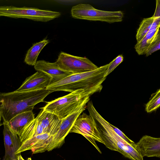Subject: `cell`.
<instances>
[{"label": "cell", "instance_id": "14", "mask_svg": "<svg viewBox=\"0 0 160 160\" xmlns=\"http://www.w3.org/2000/svg\"><path fill=\"white\" fill-rule=\"evenodd\" d=\"M160 28V18H156L150 29L139 42L135 46L136 51L139 55L145 54L149 46L155 39Z\"/></svg>", "mask_w": 160, "mask_h": 160}, {"label": "cell", "instance_id": "21", "mask_svg": "<svg viewBox=\"0 0 160 160\" xmlns=\"http://www.w3.org/2000/svg\"><path fill=\"white\" fill-rule=\"evenodd\" d=\"M123 57L122 55L118 56L111 62L108 64V67L106 70L105 77H107L110 73L123 61Z\"/></svg>", "mask_w": 160, "mask_h": 160}, {"label": "cell", "instance_id": "17", "mask_svg": "<svg viewBox=\"0 0 160 160\" xmlns=\"http://www.w3.org/2000/svg\"><path fill=\"white\" fill-rule=\"evenodd\" d=\"M53 137V136L50 133H46L38 135L28 139L22 143L21 147L16 154L18 155L22 152L31 150L32 147L44 140L50 139L51 141Z\"/></svg>", "mask_w": 160, "mask_h": 160}, {"label": "cell", "instance_id": "8", "mask_svg": "<svg viewBox=\"0 0 160 160\" xmlns=\"http://www.w3.org/2000/svg\"><path fill=\"white\" fill-rule=\"evenodd\" d=\"M59 67L71 74L93 71L98 68L88 58L74 56L62 52L56 62Z\"/></svg>", "mask_w": 160, "mask_h": 160}, {"label": "cell", "instance_id": "2", "mask_svg": "<svg viewBox=\"0 0 160 160\" xmlns=\"http://www.w3.org/2000/svg\"><path fill=\"white\" fill-rule=\"evenodd\" d=\"M87 108L89 114L92 116L97 123L104 145L109 149L118 151L131 160H143L138 145L130 144L119 137L115 132L111 124L98 112L92 102L89 101Z\"/></svg>", "mask_w": 160, "mask_h": 160}, {"label": "cell", "instance_id": "5", "mask_svg": "<svg viewBox=\"0 0 160 160\" xmlns=\"http://www.w3.org/2000/svg\"><path fill=\"white\" fill-rule=\"evenodd\" d=\"M72 17L75 19L90 21H100L109 23L122 21L123 12L121 11H108L95 9L88 4L80 3L72 7Z\"/></svg>", "mask_w": 160, "mask_h": 160}, {"label": "cell", "instance_id": "9", "mask_svg": "<svg viewBox=\"0 0 160 160\" xmlns=\"http://www.w3.org/2000/svg\"><path fill=\"white\" fill-rule=\"evenodd\" d=\"M87 100L81 105L76 111L62 119V122L57 133L53 137L47 149L48 151L60 147L64 142L66 136L70 133L76 120L78 116L85 109Z\"/></svg>", "mask_w": 160, "mask_h": 160}, {"label": "cell", "instance_id": "19", "mask_svg": "<svg viewBox=\"0 0 160 160\" xmlns=\"http://www.w3.org/2000/svg\"><path fill=\"white\" fill-rule=\"evenodd\" d=\"M160 107V88L152 94L150 100L146 105L145 110L149 113L156 110Z\"/></svg>", "mask_w": 160, "mask_h": 160}, {"label": "cell", "instance_id": "18", "mask_svg": "<svg viewBox=\"0 0 160 160\" xmlns=\"http://www.w3.org/2000/svg\"><path fill=\"white\" fill-rule=\"evenodd\" d=\"M155 20L156 18L153 17L144 18L142 20L137 31L136 36L137 43L140 42L145 37Z\"/></svg>", "mask_w": 160, "mask_h": 160}, {"label": "cell", "instance_id": "7", "mask_svg": "<svg viewBox=\"0 0 160 160\" xmlns=\"http://www.w3.org/2000/svg\"><path fill=\"white\" fill-rule=\"evenodd\" d=\"M72 132L82 135L92 144L100 153H102L96 142L104 144V142L96 122L91 115L83 113L80 115L70 132V133Z\"/></svg>", "mask_w": 160, "mask_h": 160}, {"label": "cell", "instance_id": "16", "mask_svg": "<svg viewBox=\"0 0 160 160\" xmlns=\"http://www.w3.org/2000/svg\"><path fill=\"white\" fill-rule=\"evenodd\" d=\"M49 42L48 40L44 39L34 43L27 52L24 60L25 63L29 65L34 66L41 51Z\"/></svg>", "mask_w": 160, "mask_h": 160}, {"label": "cell", "instance_id": "1", "mask_svg": "<svg viewBox=\"0 0 160 160\" xmlns=\"http://www.w3.org/2000/svg\"><path fill=\"white\" fill-rule=\"evenodd\" d=\"M52 92L46 89L19 92L14 91L0 94V114L3 123H7L19 113L32 111L35 105L44 102Z\"/></svg>", "mask_w": 160, "mask_h": 160}, {"label": "cell", "instance_id": "20", "mask_svg": "<svg viewBox=\"0 0 160 160\" xmlns=\"http://www.w3.org/2000/svg\"><path fill=\"white\" fill-rule=\"evenodd\" d=\"M159 49H160V28L158 32L155 39L149 46L145 52V55L146 56H148Z\"/></svg>", "mask_w": 160, "mask_h": 160}, {"label": "cell", "instance_id": "12", "mask_svg": "<svg viewBox=\"0 0 160 160\" xmlns=\"http://www.w3.org/2000/svg\"><path fill=\"white\" fill-rule=\"evenodd\" d=\"M34 68L37 71L42 72L50 77L52 78V83L72 74L61 68L56 62H50L44 60H39L37 61Z\"/></svg>", "mask_w": 160, "mask_h": 160}, {"label": "cell", "instance_id": "22", "mask_svg": "<svg viewBox=\"0 0 160 160\" xmlns=\"http://www.w3.org/2000/svg\"><path fill=\"white\" fill-rule=\"evenodd\" d=\"M111 126L115 132L119 137L129 143L132 144L135 142L128 138L122 131L117 127L111 124Z\"/></svg>", "mask_w": 160, "mask_h": 160}, {"label": "cell", "instance_id": "10", "mask_svg": "<svg viewBox=\"0 0 160 160\" xmlns=\"http://www.w3.org/2000/svg\"><path fill=\"white\" fill-rule=\"evenodd\" d=\"M3 125L5 154L2 160H18V155L16 153L22 144L20 138L7 123Z\"/></svg>", "mask_w": 160, "mask_h": 160}, {"label": "cell", "instance_id": "15", "mask_svg": "<svg viewBox=\"0 0 160 160\" xmlns=\"http://www.w3.org/2000/svg\"><path fill=\"white\" fill-rule=\"evenodd\" d=\"M35 118L32 111H27L18 114L6 123L19 136L23 129Z\"/></svg>", "mask_w": 160, "mask_h": 160}, {"label": "cell", "instance_id": "24", "mask_svg": "<svg viewBox=\"0 0 160 160\" xmlns=\"http://www.w3.org/2000/svg\"><path fill=\"white\" fill-rule=\"evenodd\" d=\"M18 160H24L21 155H19L18 157Z\"/></svg>", "mask_w": 160, "mask_h": 160}, {"label": "cell", "instance_id": "23", "mask_svg": "<svg viewBox=\"0 0 160 160\" xmlns=\"http://www.w3.org/2000/svg\"><path fill=\"white\" fill-rule=\"evenodd\" d=\"M152 17L155 18H160V0L156 1V8Z\"/></svg>", "mask_w": 160, "mask_h": 160}, {"label": "cell", "instance_id": "6", "mask_svg": "<svg viewBox=\"0 0 160 160\" xmlns=\"http://www.w3.org/2000/svg\"><path fill=\"white\" fill-rule=\"evenodd\" d=\"M61 13L35 8L1 6L0 16L12 18H25L34 21L46 22L60 17Z\"/></svg>", "mask_w": 160, "mask_h": 160}, {"label": "cell", "instance_id": "11", "mask_svg": "<svg viewBox=\"0 0 160 160\" xmlns=\"http://www.w3.org/2000/svg\"><path fill=\"white\" fill-rule=\"evenodd\" d=\"M52 83V78L42 72L37 71L27 78L21 85L15 91L28 92L46 89Z\"/></svg>", "mask_w": 160, "mask_h": 160}, {"label": "cell", "instance_id": "13", "mask_svg": "<svg viewBox=\"0 0 160 160\" xmlns=\"http://www.w3.org/2000/svg\"><path fill=\"white\" fill-rule=\"evenodd\" d=\"M136 144L143 157L160 158V138L145 135Z\"/></svg>", "mask_w": 160, "mask_h": 160}, {"label": "cell", "instance_id": "3", "mask_svg": "<svg viewBox=\"0 0 160 160\" xmlns=\"http://www.w3.org/2000/svg\"><path fill=\"white\" fill-rule=\"evenodd\" d=\"M108 66V64L93 71L71 74L51 84L46 89L52 92L63 91L72 92L102 85L107 78L105 74Z\"/></svg>", "mask_w": 160, "mask_h": 160}, {"label": "cell", "instance_id": "4", "mask_svg": "<svg viewBox=\"0 0 160 160\" xmlns=\"http://www.w3.org/2000/svg\"><path fill=\"white\" fill-rule=\"evenodd\" d=\"M102 85L90 88L76 90L68 95L47 102L43 109L62 119L76 111L94 93L100 92Z\"/></svg>", "mask_w": 160, "mask_h": 160}]
</instances>
